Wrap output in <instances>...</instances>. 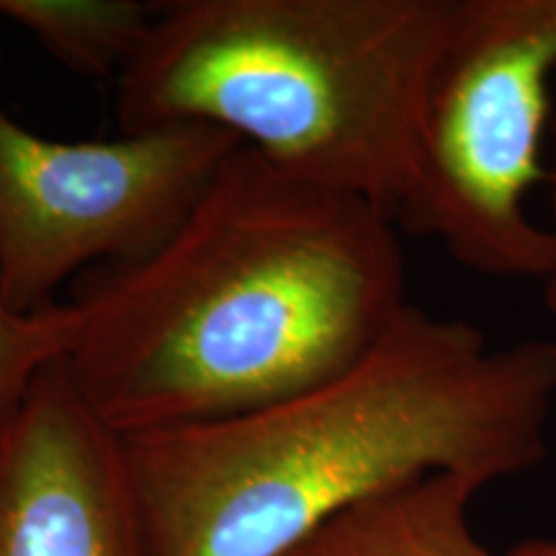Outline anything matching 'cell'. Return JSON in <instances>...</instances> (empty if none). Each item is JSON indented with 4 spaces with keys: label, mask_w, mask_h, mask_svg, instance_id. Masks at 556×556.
I'll return each mask as SVG.
<instances>
[{
    "label": "cell",
    "mask_w": 556,
    "mask_h": 556,
    "mask_svg": "<svg viewBox=\"0 0 556 556\" xmlns=\"http://www.w3.org/2000/svg\"><path fill=\"white\" fill-rule=\"evenodd\" d=\"M451 0H170L116 80L122 131L201 124L397 219Z\"/></svg>",
    "instance_id": "3957f363"
},
{
    "label": "cell",
    "mask_w": 556,
    "mask_h": 556,
    "mask_svg": "<svg viewBox=\"0 0 556 556\" xmlns=\"http://www.w3.org/2000/svg\"><path fill=\"white\" fill-rule=\"evenodd\" d=\"M65 368L119 435L274 405L356 366L409 307L400 222L255 150L178 227L80 276Z\"/></svg>",
    "instance_id": "6da1fadb"
},
{
    "label": "cell",
    "mask_w": 556,
    "mask_h": 556,
    "mask_svg": "<svg viewBox=\"0 0 556 556\" xmlns=\"http://www.w3.org/2000/svg\"><path fill=\"white\" fill-rule=\"evenodd\" d=\"M544 189H546V199H548V212H552V227L556 235V114L552 122V131H548V155H546V178H544ZM541 296H544V307L548 309V315L556 317V270L548 276V281L541 287Z\"/></svg>",
    "instance_id": "30bf717a"
},
{
    "label": "cell",
    "mask_w": 556,
    "mask_h": 556,
    "mask_svg": "<svg viewBox=\"0 0 556 556\" xmlns=\"http://www.w3.org/2000/svg\"><path fill=\"white\" fill-rule=\"evenodd\" d=\"M0 18L29 31L60 65L122 78L148 37L155 5L137 0H0Z\"/></svg>",
    "instance_id": "ba28073f"
},
{
    "label": "cell",
    "mask_w": 556,
    "mask_h": 556,
    "mask_svg": "<svg viewBox=\"0 0 556 556\" xmlns=\"http://www.w3.org/2000/svg\"><path fill=\"white\" fill-rule=\"evenodd\" d=\"M201 124L52 139L0 103V278L18 312L52 307L70 278L135 261L163 242L229 152Z\"/></svg>",
    "instance_id": "5b68a950"
},
{
    "label": "cell",
    "mask_w": 556,
    "mask_h": 556,
    "mask_svg": "<svg viewBox=\"0 0 556 556\" xmlns=\"http://www.w3.org/2000/svg\"><path fill=\"white\" fill-rule=\"evenodd\" d=\"M554 405L552 340L492 345L467 319L409 304L336 379L122 441L152 556H287L417 479L484 490L536 469Z\"/></svg>",
    "instance_id": "7a4b0ae2"
},
{
    "label": "cell",
    "mask_w": 556,
    "mask_h": 556,
    "mask_svg": "<svg viewBox=\"0 0 556 556\" xmlns=\"http://www.w3.org/2000/svg\"><path fill=\"white\" fill-rule=\"evenodd\" d=\"M0 556H152L122 435L65 361L0 417Z\"/></svg>",
    "instance_id": "8992f818"
},
{
    "label": "cell",
    "mask_w": 556,
    "mask_h": 556,
    "mask_svg": "<svg viewBox=\"0 0 556 556\" xmlns=\"http://www.w3.org/2000/svg\"><path fill=\"white\" fill-rule=\"evenodd\" d=\"M75 338L67 302L39 312H18L0 278V417L18 405L41 371L65 361Z\"/></svg>",
    "instance_id": "9c48e42d"
},
{
    "label": "cell",
    "mask_w": 556,
    "mask_h": 556,
    "mask_svg": "<svg viewBox=\"0 0 556 556\" xmlns=\"http://www.w3.org/2000/svg\"><path fill=\"white\" fill-rule=\"evenodd\" d=\"M556 0H451L417 124L400 227L500 281L556 270V235L528 212L554 122Z\"/></svg>",
    "instance_id": "277c9868"
},
{
    "label": "cell",
    "mask_w": 556,
    "mask_h": 556,
    "mask_svg": "<svg viewBox=\"0 0 556 556\" xmlns=\"http://www.w3.org/2000/svg\"><path fill=\"white\" fill-rule=\"evenodd\" d=\"M479 490L456 475L417 479L332 518L287 556H505L469 523Z\"/></svg>",
    "instance_id": "52a82bcc"
},
{
    "label": "cell",
    "mask_w": 556,
    "mask_h": 556,
    "mask_svg": "<svg viewBox=\"0 0 556 556\" xmlns=\"http://www.w3.org/2000/svg\"><path fill=\"white\" fill-rule=\"evenodd\" d=\"M505 556H556V539H528Z\"/></svg>",
    "instance_id": "8fae6325"
}]
</instances>
